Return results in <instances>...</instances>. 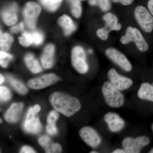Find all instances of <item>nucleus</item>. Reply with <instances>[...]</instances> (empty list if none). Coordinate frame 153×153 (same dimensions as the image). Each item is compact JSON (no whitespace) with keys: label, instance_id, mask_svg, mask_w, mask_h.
I'll list each match as a JSON object with an SVG mask.
<instances>
[{"label":"nucleus","instance_id":"1","mask_svg":"<svg viewBox=\"0 0 153 153\" xmlns=\"http://www.w3.org/2000/svg\"><path fill=\"white\" fill-rule=\"evenodd\" d=\"M49 100L55 110L66 116L73 115L81 108V104L77 98L61 92L52 94Z\"/></svg>","mask_w":153,"mask_h":153},{"label":"nucleus","instance_id":"2","mask_svg":"<svg viewBox=\"0 0 153 153\" xmlns=\"http://www.w3.org/2000/svg\"><path fill=\"white\" fill-rule=\"evenodd\" d=\"M110 82H105L102 87V91L107 104L111 107L117 108L124 104L123 94Z\"/></svg>","mask_w":153,"mask_h":153},{"label":"nucleus","instance_id":"3","mask_svg":"<svg viewBox=\"0 0 153 153\" xmlns=\"http://www.w3.org/2000/svg\"><path fill=\"white\" fill-rule=\"evenodd\" d=\"M133 41L137 49L140 52H144L149 49V45L139 30L137 28L128 27L127 29L125 35L121 37L122 44H126Z\"/></svg>","mask_w":153,"mask_h":153},{"label":"nucleus","instance_id":"4","mask_svg":"<svg viewBox=\"0 0 153 153\" xmlns=\"http://www.w3.org/2000/svg\"><path fill=\"white\" fill-rule=\"evenodd\" d=\"M103 19L105 23V26L104 27L98 29L97 34L100 39L105 41L108 38L110 31H119L121 28V25L118 23L117 17L111 13H108L105 15Z\"/></svg>","mask_w":153,"mask_h":153},{"label":"nucleus","instance_id":"5","mask_svg":"<svg viewBox=\"0 0 153 153\" xmlns=\"http://www.w3.org/2000/svg\"><path fill=\"white\" fill-rule=\"evenodd\" d=\"M134 16L141 27L146 33L153 30V17L150 12L145 7L139 6L136 8Z\"/></svg>","mask_w":153,"mask_h":153},{"label":"nucleus","instance_id":"6","mask_svg":"<svg viewBox=\"0 0 153 153\" xmlns=\"http://www.w3.org/2000/svg\"><path fill=\"white\" fill-rule=\"evenodd\" d=\"M149 139L147 137L141 136L136 138L128 137L123 140L122 146L127 153H139L142 149L149 144Z\"/></svg>","mask_w":153,"mask_h":153},{"label":"nucleus","instance_id":"7","mask_svg":"<svg viewBox=\"0 0 153 153\" xmlns=\"http://www.w3.org/2000/svg\"><path fill=\"white\" fill-rule=\"evenodd\" d=\"M23 128L28 133L37 134L41 131L42 125L37 113L35 112L33 108H30L28 110Z\"/></svg>","mask_w":153,"mask_h":153},{"label":"nucleus","instance_id":"8","mask_svg":"<svg viewBox=\"0 0 153 153\" xmlns=\"http://www.w3.org/2000/svg\"><path fill=\"white\" fill-rule=\"evenodd\" d=\"M71 62L73 67L80 74H85L88 71L84 49L80 47H74L72 51Z\"/></svg>","mask_w":153,"mask_h":153},{"label":"nucleus","instance_id":"9","mask_svg":"<svg viewBox=\"0 0 153 153\" xmlns=\"http://www.w3.org/2000/svg\"><path fill=\"white\" fill-rule=\"evenodd\" d=\"M41 10V7L37 3L30 2L26 4L24 10V16L25 24L29 29L35 28Z\"/></svg>","mask_w":153,"mask_h":153},{"label":"nucleus","instance_id":"10","mask_svg":"<svg viewBox=\"0 0 153 153\" xmlns=\"http://www.w3.org/2000/svg\"><path fill=\"white\" fill-rule=\"evenodd\" d=\"M79 134L82 140L91 147H97L101 143V137L92 128L84 127L79 131Z\"/></svg>","mask_w":153,"mask_h":153},{"label":"nucleus","instance_id":"11","mask_svg":"<svg viewBox=\"0 0 153 153\" xmlns=\"http://www.w3.org/2000/svg\"><path fill=\"white\" fill-rule=\"evenodd\" d=\"M59 77L55 74H45L29 80L28 87L33 89H41L52 85L59 81Z\"/></svg>","mask_w":153,"mask_h":153},{"label":"nucleus","instance_id":"12","mask_svg":"<svg viewBox=\"0 0 153 153\" xmlns=\"http://www.w3.org/2000/svg\"><path fill=\"white\" fill-rule=\"evenodd\" d=\"M105 54L114 63L126 71H131L132 67L130 62L125 55L114 48H109L105 51Z\"/></svg>","mask_w":153,"mask_h":153},{"label":"nucleus","instance_id":"13","mask_svg":"<svg viewBox=\"0 0 153 153\" xmlns=\"http://www.w3.org/2000/svg\"><path fill=\"white\" fill-rule=\"evenodd\" d=\"M108 77L111 84L120 91L128 89L133 84L131 79L120 75L114 68L110 69Z\"/></svg>","mask_w":153,"mask_h":153},{"label":"nucleus","instance_id":"14","mask_svg":"<svg viewBox=\"0 0 153 153\" xmlns=\"http://www.w3.org/2000/svg\"><path fill=\"white\" fill-rule=\"evenodd\" d=\"M104 120L110 131L112 132L121 131L125 126L124 120L116 113H108L104 116Z\"/></svg>","mask_w":153,"mask_h":153},{"label":"nucleus","instance_id":"15","mask_svg":"<svg viewBox=\"0 0 153 153\" xmlns=\"http://www.w3.org/2000/svg\"><path fill=\"white\" fill-rule=\"evenodd\" d=\"M24 108L22 102L13 103L5 114V119L9 123H15L19 120Z\"/></svg>","mask_w":153,"mask_h":153},{"label":"nucleus","instance_id":"16","mask_svg":"<svg viewBox=\"0 0 153 153\" xmlns=\"http://www.w3.org/2000/svg\"><path fill=\"white\" fill-rule=\"evenodd\" d=\"M18 6L16 4L14 3L3 11L2 16L6 25L12 26L16 23L18 20L16 14Z\"/></svg>","mask_w":153,"mask_h":153},{"label":"nucleus","instance_id":"17","mask_svg":"<svg viewBox=\"0 0 153 153\" xmlns=\"http://www.w3.org/2000/svg\"><path fill=\"white\" fill-rule=\"evenodd\" d=\"M39 145L47 153H60L62 151L61 146L58 144L52 142L50 138L47 136H43L38 139Z\"/></svg>","mask_w":153,"mask_h":153},{"label":"nucleus","instance_id":"18","mask_svg":"<svg viewBox=\"0 0 153 153\" xmlns=\"http://www.w3.org/2000/svg\"><path fill=\"white\" fill-rule=\"evenodd\" d=\"M55 47L52 44H49L45 47L41 55V61L44 68L48 69L51 68L54 61Z\"/></svg>","mask_w":153,"mask_h":153},{"label":"nucleus","instance_id":"19","mask_svg":"<svg viewBox=\"0 0 153 153\" xmlns=\"http://www.w3.org/2000/svg\"><path fill=\"white\" fill-rule=\"evenodd\" d=\"M59 117V114L57 111L52 110L50 111L47 119L46 130L47 133L51 135H55L57 133L56 123Z\"/></svg>","mask_w":153,"mask_h":153},{"label":"nucleus","instance_id":"20","mask_svg":"<svg viewBox=\"0 0 153 153\" xmlns=\"http://www.w3.org/2000/svg\"><path fill=\"white\" fill-rule=\"evenodd\" d=\"M137 96L140 99L153 102V86L148 82H143L138 91Z\"/></svg>","mask_w":153,"mask_h":153},{"label":"nucleus","instance_id":"21","mask_svg":"<svg viewBox=\"0 0 153 153\" xmlns=\"http://www.w3.org/2000/svg\"><path fill=\"white\" fill-rule=\"evenodd\" d=\"M58 22L59 25L63 28L66 36L70 35L76 29V26L71 18L66 15H63L59 18Z\"/></svg>","mask_w":153,"mask_h":153},{"label":"nucleus","instance_id":"22","mask_svg":"<svg viewBox=\"0 0 153 153\" xmlns=\"http://www.w3.org/2000/svg\"><path fill=\"white\" fill-rule=\"evenodd\" d=\"M25 62L28 68L34 73H38L42 71L39 62L32 54H28L25 56Z\"/></svg>","mask_w":153,"mask_h":153},{"label":"nucleus","instance_id":"23","mask_svg":"<svg viewBox=\"0 0 153 153\" xmlns=\"http://www.w3.org/2000/svg\"><path fill=\"white\" fill-rule=\"evenodd\" d=\"M7 78L10 84L19 93L25 94L28 92L27 88L21 81L10 76H8Z\"/></svg>","mask_w":153,"mask_h":153},{"label":"nucleus","instance_id":"24","mask_svg":"<svg viewBox=\"0 0 153 153\" xmlns=\"http://www.w3.org/2000/svg\"><path fill=\"white\" fill-rule=\"evenodd\" d=\"M13 37L7 33L1 34L0 47L2 51L4 52L8 51L13 43Z\"/></svg>","mask_w":153,"mask_h":153},{"label":"nucleus","instance_id":"25","mask_svg":"<svg viewBox=\"0 0 153 153\" xmlns=\"http://www.w3.org/2000/svg\"><path fill=\"white\" fill-rule=\"evenodd\" d=\"M62 0H40L41 4L48 10L54 12L58 9Z\"/></svg>","mask_w":153,"mask_h":153},{"label":"nucleus","instance_id":"26","mask_svg":"<svg viewBox=\"0 0 153 153\" xmlns=\"http://www.w3.org/2000/svg\"><path fill=\"white\" fill-rule=\"evenodd\" d=\"M71 7V12L72 15L76 18L81 16L82 8L80 0H67Z\"/></svg>","mask_w":153,"mask_h":153},{"label":"nucleus","instance_id":"27","mask_svg":"<svg viewBox=\"0 0 153 153\" xmlns=\"http://www.w3.org/2000/svg\"><path fill=\"white\" fill-rule=\"evenodd\" d=\"M89 3L92 6H98L104 12L109 10L111 7L109 0H89Z\"/></svg>","mask_w":153,"mask_h":153},{"label":"nucleus","instance_id":"28","mask_svg":"<svg viewBox=\"0 0 153 153\" xmlns=\"http://www.w3.org/2000/svg\"><path fill=\"white\" fill-rule=\"evenodd\" d=\"M19 43L25 47H28L33 44V39L31 33L25 32L19 38Z\"/></svg>","mask_w":153,"mask_h":153},{"label":"nucleus","instance_id":"29","mask_svg":"<svg viewBox=\"0 0 153 153\" xmlns=\"http://www.w3.org/2000/svg\"><path fill=\"white\" fill-rule=\"evenodd\" d=\"M12 97L10 91L5 86L0 87V99L1 101L6 102L10 100Z\"/></svg>","mask_w":153,"mask_h":153},{"label":"nucleus","instance_id":"30","mask_svg":"<svg viewBox=\"0 0 153 153\" xmlns=\"http://www.w3.org/2000/svg\"><path fill=\"white\" fill-rule=\"evenodd\" d=\"M13 58V56L4 51L0 52V64L4 68H6L8 66L9 60Z\"/></svg>","mask_w":153,"mask_h":153},{"label":"nucleus","instance_id":"31","mask_svg":"<svg viewBox=\"0 0 153 153\" xmlns=\"http://www.w3.org/2000/svg\"><path fill=\"white\" fill-rule=\"evenodd\" d=\"M33 39V44L35 45H40L43 41V35L38 31H35L31 33Z\"/></svg>","mask_w":153,"mask_h":153},{"label":"nucleus","instance_id":"32","mask_svg":"<svg viewBox=\"0 0 153 153\" xmlns=\"http://www.w3.org/2000/svg\"><path fill=\"white\" fill-rule=\"evenodd\" d=\"M24 23H21L18 26L13 27L11 28L10 30L12 33H18L20 32V31L24 30Z\"/></svg>","mask_w":153,"mask_h":153},{"label":"nucleus","instance_id":"33","mask_svg":"<svg viewBox=\"0 0 153 153\" xmlns=\"http://www.w3.org/2000/svg\"><path fill=\"white\" fill-rule=\"evenodd\" d=\"M36 152L34 149L29 146H25L21 149L20 153H35Z\"/></svg>","mask_w":153,"mask_h":153},{"label":"nucleus","instance_id":"34","mask_svg":"<svg viewBox=\"0 0 153 153\" xmlns=\"http://www.w3.org/2000/svg\"><path fill=\"white\" fill-rule=\"evenodd\" d=\"M114 3H120L124 6L129 5L133 2L134 0H111Z\"/></svg>","mask_w":153,"mask_h":153},{"label":"nucleus","instance_id":"35","mask_svg":"<svg viewBox=\"0 0 153 153\" xmlns=\"http://www.w3.org/2000/svg\"><path fill=\"white\" fill-rule=\"evenodd\" d=\"M148 7L153 16V0H149L148 2Z\"/></svg>","mask_w":153,"mask_h":153},{"label":"nucleus","instance_id":"36","mask_svg":"<svg viewBox=\"0 0 153 153\" xmlns=\"http://www.w3.org/2000/svg\"><path fill=\"white\" fill-rule=\"evenodd\" d=\"M33 108H34V111H35V112L37 113L40 112V111H41V107L38 104L35 105H34V106L33 107Z\"/></svg>","mask_w":153,"mask_h":153},{"label":"nucleus","instance_id":"37","mask_svg":"<svg viewBox=\"0 0 153 153\" xmlns=\"http://www.w3.org/2000/svg\"><path fill=\"white\" fill-rule=\"evenodd\" d=\"M112 153H126V151L124 149H117L115 150Z\"/></svg>","mask_w":153,"mask_h":153},{"label":"nucleus","instance_id":"38","mask_svg":"<svg viewBox=\"0 0 153 153\" xmlns=\"http://www.w3.org/2000/svg\"><path fill=\"white\" fill-rule=\"evenodd\" d=\"M4 76L1 74H0V83L1 84L3 83V82H4Z\"/></svg>","mask_w":153,"mask_h":153},{"label":"nucleus","instance_id":"39","mask_svg":"<svg viewBox=\"0 0 153 153\" xmlns=\"http://www.w3.org/2000/svg\"><path fill=\"white\" fill-rule=\"evenodd\" d=\"M91 153H97L98 152H96V151H92V152H91Z\"/></svg>","mask_w":153,"mask_h":153},{"label":"nucleus","instance_id":"40","mask_svg":"<svg viewBox=\"0 0 153 153\" xmlns=\"http://www.w3.org/2000/svg\"><path fill=\"white\" fill-rule=\"evenodd\" d=\"M150 153H153V149H151L150 151L149 152Z\"/></svg>","mask_w":153,"mask_h":153},{"label":"nucleus","instance_id":"41","mask_svg":"<svg viewBox=\"0 0 153 153\" xmlns=\"http://www.w3.org/2000/svg\"><path fill=\"white\" fill-rule=\"evenodd\" d=\"M88 52H89V53H92V51L91 50H89V51H88Z\"/></svg>","mask_w":153,"mask_h":153},{"label":"nucleus","instance_id":"42","mask_svg":"<svg viewBox=\"0 0 153 153\" xmlns=\"http://www.w3.org/2000/svg\"><path fill=\"white\" fill-rule=\"evenodd\" d=\"M152 130L153 131V124L152 125Z\"/></svg>","mask_w":153,"mask_h":153},{"label":"nucleus","instance_id":"43","mask_svg":"<svg viewBox=\"0 0 153 153\" xmlns=\"http://www.w3.org/2000/svg\"><path fill=\"white\" fill-rule=\"evenodd\" d=\"M2 122V120L1 119V123Z\"/></svg>","mask_w":153,"mask_h":153},{"label":"nucleus","instance_id":"44","mask_svg":"<svg viewBox=\"0 0 153 153\" xmlns=\"http://www.w3.org/2000/svg\"><path fill=\"white\" fill-rule=\"evenodd\" d=\"M80 1H84V0H80Z\"/></svg>","mask_w":153,"mask_h":153},{"label":"nucleus","instance_id":"45","mask_svg":"<svg viewBox=\"0 0 153 153\" xmlns=\"http://www.w3.org/2000/svg\"><path fill=\"white\" fill-rule=\"evenodd\" d=\"M152 85H153V84H152Z\"/></svg>","mask_w":153,"mask_h":153}]
</instances>
